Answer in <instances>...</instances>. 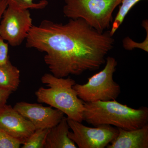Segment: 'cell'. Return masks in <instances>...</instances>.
Masks as SVG:
<instances>
[{
    "label": "cell",
    "instance_id": "cell-1",
    "mask_svg": "<svg viewBox=\"0 0 148 148\" xmlns=\"http://www.w3.org/2000/svg\"><path fill=\"white\" fill-rule=\"evenodd\" d=\"M110 31L98 32L82 18L70 19L66 24L43 20L33 25L26 46L44 52V61L58 77L79 75L100 69L114 43Z\"/></svg>",
    "mask_w": 148,
    "mask_h": 148
},
{
    "label": "cell",
    "instance_id": "cell-2",
    "mask_svg": "<svg viewBox=\"0 0 148 148\" xmlns=\"http://www.w3.org/2000/svg\"><path fill=\"white\" fill-rule=\"evenodd\" d=\"M83 120L94 126L108 125L126 130L138 129L147 124L148 109L132 108L116 100L85 103Z\"/></svg>",
    "mask_w": 148,
    "mask_h": 148
},
{
    "label": "cell",
    "instance_id": "cell-3",
    "mask_svg": "<svg viewBox=\"0 0 148 148\" xmlns=\"http://www.w3.org/2000/svg\"><path fill=\"white\" fill-rule=\"evenodd\" d=\"M41 80L48 88L40 87L35 92L38 102L61 111L69 119L82 122L84 105L73 88L75 81L51 73L44 74Z\"/></svg>",
    "mask_w": 148,
    "mask_h": 148
},
{
    "label": "cell",
    "instance_id": "cell-4",
    "mask_svg": "<svg viewBox=\"0 0 148 148\" xmlns=\"http://www.w3.org/2000/svg\"><path fill=\"white\" fill-rule=\"evenodd\" d=\"M122 0H65L64 16L82 18L90 27L103 33L110 27L112 14Z\"/></svg>",
    "mask_w": 148,
    "mask_h": 148
},
{
    "label": "cell",
    "instance_id": "cell-5",
    "mask_svg": "<svg viewBox=\"0 0 148 148\" xmlns=\"http://www.w3.org/2000/svg\"><path fill=\"white\" fill-rule=\"evenodd\" d=\"M104 69L88 79L86 83L76 84L73 88L79 98L85 103L116 100L121 93L119 85L114 81L113 75L117 62L114 57L106 59Z\"/></svg>",
    "mask_w": 148,
    "mask_h": 148
},
{
    "label": "cell",
    "instance_id": "cell-6",
    "mask_svg": "<svg viewBox=\"0 0 148 148\" xmlns=\"http://www.w3.org/2000/svg\"><path fill=\"white\" fill-rule=\"evenodd\" d=\"M67 121L72 130L68 136L79 148L107 147L118 134L117 128L108 125L91 127L73 120L67 118Z\"/></svg>",
    "mask_w": 148,
    "mask_h": 148
},
{
    "label": "cell",
    "instance_id": "cell-7",
    "mask_svg": "<svg viewBox=\"0 0 148 148\" xmlns=\"http://www.w3.org/2000/svg\"><path fill=\"white\" fill-rule=\"evenodd\" d=\"M33 26L29 10L8 6L0 20V37L12 46H18L26 40Z\"/></svg>",
    "mask_w": 148,
    "mask_h": 148
},
{
    "label": "cell",
    "instance_id": "cell-8",
    "mask_svg": "<svg viewBox=\"0 0 148 148\" xmlns=\"http://www.w3.org/2000/svg\"><path fill=\"white\" fill-rule=\"evenodd\" d=\"M13 108L31 122L36 129H51L57 125L64 116V114L57 109L37 103L18 102Z\"/></svg>",
    "mask_w": 148,
    "mask_h": 148
},
{
    "label": "cell",
    "instance_id": "cell-9",
    "mask_svg": "<svg viewBox=\"0 0 148 148\" xmlns=\"http://www.w3.org/2000/svg\"><path fill=\"white\" fill-rule=\"evenodd\" d=\"M0 128L23 143L36 130L31 122L7 104L0 108Z\"/></svg>",
    "mask_w": 148,
    "mask_h": 148
},
{
    "label": "cell",
    "instance_id": "cell-10",
    "mask_svg": "<svg viewBox=\"0 0 148 148\" xmlns=\"http://www.w3.org/2000/svg\"><path fill=\"white\" fill-rule=\"evenodd\" d=\"M108 148H148V124L138 129L126 130L121 128Z\"/></svg>",
    "mask_w": 148,
    "mask_h": 148
},
{
    "label": "cell",
    "instance_id": "cell-11",
    "mask_svg": "<svg viewBox=\"0 0 148 148\" xmlns=\"http://www.w3.org/2000/svg\"><path fill=\"white\" fill-rule=\"evenodd\" d=\"M70 128L67 117L64 116L57 125L49 130L44 148H77L68 136Z\"/></svg>",
    "mask_w": 148,
    "mask_h": 148
},
{
    "label": "cell",
    "instance_id": "cell-12",
    "mask_svg": "<svg viewBox=\"0 0 148 148\" xmlns=\"http://www.w3.org/2000/svg\"><path fill=\"white\" fill-rule=\"evenodd\" d=\"M20 72L9 60L0 65V87L12 92L18 89L20 83Z\"/></svg>",
    "mask_w": 148,
    "mask_h": 148
},
{
    "label": "cell",
    "instance_id": "cell-13",
    "mask_svg": "<svg viewBox=\"0 0 148 148\" xmlns=\"http://www.w3.org/2000/svg\"><path fill=\"white\" fill-rule=\"evenodd\" d=\"M141 0H122L121 5L112 24L110 32L113 36L124 21L125 16L132 8Z\"/></svg>",
    "mask_w": 148,
    "mask_h": 148
},
{
    "label": "cell",
    "instance_id": "cell-14",
    "mask_svg": "<svg viewBox=\"0 0 148 148\" xmlns=\"http://www.w3.org/2000/svg\"><path fill=\"white\" fill-rule=\"evenodd\" d=\"M50 129H36L24 141L22 148H44L46 140Z\"/></svg>",
    "mask_w": 148,
    "mask_h": 148
},
{
    "label": "cell",
    "instance_id": "cell-15",
    "mask_svg": "<svg viewBox=\"0 0 148 148\" xmlns=\"http://www.w3.org/2000/svg\"><path fill=\"white\" fill-rule=\"evenodd\" d=\"M8 6L16 10H41L45 8L48 5L47 0H42L38 3L35 0H6Z\"/></svg>",
    "mask_w": 148,
    "mask_h": 148
},
{
    "label": "cell",
    "instance_id": "cell-16",
    "mask_svg": "<svg viewBox=\"0 0 148 148\" xmlns=\"http://www.w3.org/2000/svg\"><path fill=\"white\" fill-rule=\"evenodd\" d=\"M142 26L147 32L146 38L143 42L139 43L133 40L129 37H126L122 41L123 46L126 50L132 51L135 48L140 49L146 52L148 51V21L147 19L143 20Z\"/></svg>",
    "mask_w": 148,
    "mask_h": 148
},
{
    "label": "cell",
    "instance_id": "cell-17",
    "mask_svg": "<svg viewBox=\"0 0 148 148\" xmlns=\"http://www.w3.org/2000/svg\"><path fill=\"white\" fill-rule=\"evenodd\" d=\"M23 143L0 128V148H18Z\"/></svg>",
    "mask_w": 148,
    "mask_h": 148
},
{
    "label": "cell",
    "instance_id": "cell-18",
    "mask_svg": "<svg viewBox=\"0 0 148 148\" xmlns=\"http://www.w3.org/2000/svg\"><path fill=\"white\" fill-rule=\"evenodd\" d=\"M8 44L0 37V65L5 64L9 60Z\"/></svg>",
    "mask_w": 148,
    "mask_h": 148
},
{
    "label": "cell",
    "instance_id": "cell-19",
    "mask_svg": "<svg viewBox=\"0 0 148 148\" xmlns=\"http://www.w3.org/2000/svg\"><path fill=\"white\" fill-rule=\"evenodd\" d=\"M12 92L0 87V108L7 104L8 100Z\"/></svg>",
    "mask_w": 148,
    "mask_h": 148
},
{
    "label": "cell",
    "instance_id": "cell-20",
    "mask_svg": "<svg viewBox=\"0 0 148 148\" xmlns=\"http://www.w3.org/2000/svg\"><path fill=\"white\" fill-rule=\"evenodd\" d=\"M8 7V3L6 0H0V20L3 13Z\"/></svg>",
    "mask_w": 148,
    "mask_h": 148
}]
</instances>
